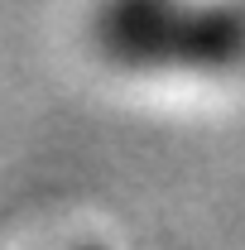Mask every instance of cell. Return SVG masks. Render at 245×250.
<instances>
[{
	"instance_id": "obj_1",
	"label": "cell",
	"mask_w": 245,
	"mask_h": 250,
	"mask_svg": "<svg viewBox=\"0 0 245 250\" xmlns=\"http://www.w3.org/2000/svg\"><path fill=\"white\" fill-rule=\"evenodd\" d=\"M101 58L130 72H231L241 15L231 0H101L92 15Z\"/></svg>"
}]
</instances>
